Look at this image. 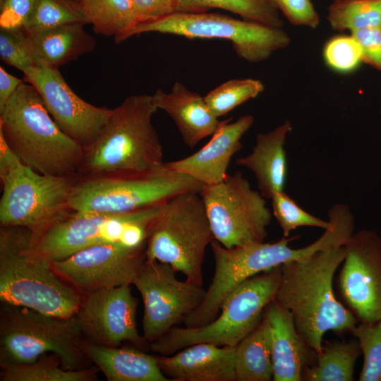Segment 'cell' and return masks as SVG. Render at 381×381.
Wrapping results in <instances>:
<instances>
[{
    "label": "cell",
    "instance_id": "obj_1",
    "mask_svg": "<svg viewBox=\"0 0 381 381\" xmlns=\"http://www.w3.org/2000/svg\"><path fill=\"white\" fill-rule=\"evenodd\" d=\"M344 256L345 248L341 246L280 265L274 301L291 313L299 335L317 356L322 352L327 332L351 333L358 322L333 290L334 275Z\"/></svg>",
    "mask_w": 381,
    "mask_h": 381
},
{
    "label": "cell",
    "instance_id": "obj_2",
    "mask_svg": "<svg viewBox=\"0 0 381 381\" xmlns=\"http://www.w3.org/2000/svg\"><path fill=\"white\" fill-rule=\"evenodd\" d=\"M0 135L34 171L78 176L83 147L61 130L38 92L25 80L0 110Z\"/></svg>",
    "mask_w": 381,
    "mask_h": 381
},
{
    "label": "cell",
    "instance_id": "obj_3",
    "mask_svg": "<svg viewBox=\"0 0 381 381\" xmlns=\"http://www.w3.org/2000/svg\"><path fill=\"white\" fill-rule=\"evenodd\" d=\"M157 110L149 95L128 97L112 109L103 131L83 148L78 176L143 172L163 165V147L152 121Z\"/></svg>",
    "mask_w": 381,
    "mask_h": 381
},
{
    "label": "cell",
    "instance_id": "obj_4",
    "mask_svg": "<svg viewBox=\"0 0 381 381\" xmlns=\"http://www.w3.org/2000/svg\"><path fill=\"white\" fill-rule=\"evenodd\" d=\"M32 232L0 228V301L61 318L76 314L83 294L67 284L52 263L33 249Z\"/></svg>",
    "mask_w": 381,
    "mask_h": 381
},
{
    "label": "cell",
    "instance_id": "obj_5",
    "mask_svg": "<svg viewBox=\"0 0 381 381\" xmlns=\"http://www.w3.org/2000/svg\"><path fill=\"white\" fill-rule=\"evenodd\" d=\"M78 176H55L25 166L0 135L1 226H22L33 238L71 212Z\"/></svg>",
    "mask_w": 381,
    "mask_h": 381
},
{
    "label": "cell",
    "instance_id": "obj_6",
    "mask_svg": "<svg viewBox=\"0 0 381 381\" xmlns=\"http://www.w3.org/2000/svg\"><path fill=\"white\" fill-rule=\"evenodd\" d=\"M204 186L164 163L143 172L78 176L69 206L78 214H124L162 205L180 193H200Z\"/></svg>",
    "mask_w": 381,
    "mask_h": 381
},
{
    "label": "cell",
    "instance_id": "obj_7",
    "mask_svg": "<svg viewBox=\"0 0 381 381\" xmlns=\"http://www.w3.org/2000/svg\"><path fill=\"white\" fill-rule=\"evenodd\" d=\"M84 340L75 315L56 317L1 303V366L30 363L44 354L54 353L66 369L87 368Z\"/></svg>",
    "mask_w": 381,
    "mask_h": 381
},
{
    "label": "cell",
    "instance_id": "obj_8",
    "mask_svg": "<svg viewBox=\"0 0 381 381\" xmlns=\"http://www.w3.org/2000/svg\"><path fill=\"white\" fill-rule=\"evenodd\" d=\"M281 277L280 265L255 274L234 290L218 315L199 327H174L148 343L158 355L169 356L197 343L236 347L260 322L266 306L274 298Z\"/></svg>",
    "mask_w": 381,
    "mask_h": 381
},
{
    "label": "cell",
    "instance_id": "obj_9",
    "mask_svg": "<svg viewBox=\"0 0 381 381\" xmlns=\"http://www.w3.org/2000/svg\"><path fill=\"white\" fill-rule=\"evenodd\" d=\"M213 240L200 193H180L162 205L148 238L146 260L169 264L186 280L202 286L205 253Z\"/></svg>",
    "mask_w": 381,
    "mask_h": 381
},
{
    "label": "cell",
    "instance_id": "obj_10",
    "mask_svg": "<svg viewBox=\"0 0 381 381\" xmlns=\"http://www.w3.org/2000/svg\"><path fill=\"white\" fill-rule=\"evenodd\" d=\"M163 204L117 214L71 211L33 238V249L52 263L99 244L116 243L145 249Z\"/></svg>",
    "mask_w": 381,
    "mask_h": 381
},
{
    "label": "cell",
    "instance_id": "obj_11",
    "mask_svg": "<svg viewBox=\"0 0 381 381\" xmlns=\"http://www.w3.org/2000/svg\"><path fill=\"white\" fill-rule=\"evenodd\" d=\"M145 32L229 40L236 54L252 63L267 59L273 52L290 43L289 37L281 28L217 13L176 12L156 21L138 25L131 37Z\"/></svg>",
    "mask_w": 381,
    "mask_h": 381
},
{
    "label": "cell",
    "instance_id": "obj_12",
    "mask_svg": "<svg viewBox=\"0 0 381 381\" xmlns=\"http://www.w3.org/2000/svg\"><path fill=\"white\" fill-rule=\"evenodd\" d=\"M200 194L214 239L223 246L231 248L265 241L272 213L265 198L251 188L241 172L204 186Z\"/></svg>",
    "mask_w": 381,
    "mask_h": 381
},
{
    "label": "cell",
    "instance_id": "obj_13",
    "mask_svg": "<svg viewBox=\"0 0 381 381\" xmlns=\"http://www.w3.org/2000/svg\"><path fill=\"white\" fill-rule=\"evenodd\" d=\"M167 263L145 260L132 280L144 306L143 337L157 340L196 310L206 290L201 285L177 279Z\"/></svg>",
    "mask_w": 381,
    "mask_h": 381
},
{
    "label": "cell",
    "instance_id": "obj_14",
    "mask_svg": "<svg viewBox=\"0 0 381 381\" xmlns=\"http://www.w3.org/2000/svg\"><path fill=\"white\" fill-rule=\"evenodd\" d=\"M337 279L339 294L359 322L381 320V238L373 230L353 232L344 245Z\"/></svg>",
    "mask_w": 381,
    "mask_h": 381
},
{
    "label": "cell",
    "instance_id": "obj_15",
    "mask_svg": "<svg viewBox=\"0 0 381 381\" xmlns=\"http://www.w3.org/2000/svg\"><path fill=\"white\" fill-rule=\"evenodd\" d=\"M23 73L24 80L36 89L64 133L83 148L96 140L107 124L112 109L83 100L68 85L59 68L32 66Z\"/></svg>",
    "mask_w": 381,
    "mask_h": 381
},
{
    "label": "cell",
    "instance_id": "obj_16",
    "mask_svg": "<svg viewBox=\"0 0 381 381\" xmlns=\"http://www.w3.org/2000/svg\"><path fill=\"white\" fill-rule=\"evenodd\" d=\"M146 249L120 243L99 244L52 262L54 271L81 294L131 284L146 260Z\"/></svg>",
    "mask_w": 381,
    "mask_h": 381
},
{
    "label": "cell",
    "instance_id": "obj_17",
    "mask_svg": "<svg viewBox=\"0 0 381 381\" xmlns=\"http://www.w3.org/2000/svg\"><path fill=\"white\" fill-rule=\"evenodd\" d=\"M137 306L131 284H124L83 294L75 316L89 341L111 347L130 341L140 348L147 341L138 331Z\"/></svg>",
    "mask_w": 381,
    "mask_h": 381
},
{
    "label": "cell",
    "instance_id": "obj_18",
    "mask_svg": "<svg viewBox=\"0 0 381 381\" xmlns=\"http://www.w3.org/2000/svg\"><path fill=\"white\" fill-rule=\"evenodd\" d=\"M227 119L212 135L210 141L194 154L181 159L164 162L170 169L186 174L210 186L222 182L234 154L243 144L241 139L254 122L253 116H241L234 122Z\"/></svg>",
    "mask_w": 381,
    "mask_h": 381
},
{
    "label": "cell",
    "instance_id": "obj_19",
    "mask_svg": "<svg viewBox=\"0 0 381 381\" xmlns=\"http://www.w3.org/2000/svg\"><path fill=\"white\" fill-rule=\"evenodd\" d=\"M163 373L174 381H236L235 347L197 343L169 356H156Z\"/></svg>",
    "mask_w": 381,
    "mask_h": 381
},
{
    "label": "cell",
    "instance_id": "obj_20",
    "mask_svg": "<svg viewBox=\"0 0 381 381\" xmlns=\"http://www.w3.org/2000/svg\"><path fill=\"white\" fill-rule=\"evenodd\" d=\"M272 333V359L274 381H301L304 370L313 365L317 353L299 335L291 313L272 301L265 308Z\"/></svg>",
    "mask_w": 381,
    "mask_h": 381
},
{
    "label": "cell",
    "instance_id": "obj_21",
    "mask_svg": "<svg viewBox=\"0 0 381 381\" xmlns=\"http://www.w3.org/2000/svg\"><path fill=\"white\" fill-rule=\"evenodd\" d=\"M81 23L46 28H24L25 40L33 66L59 68L92 52L95 39Z\"/></svg>",
    "mask_w": 381,
    "mask_h": 381
},
{
    "label": "cell",
    "instance_id": "obj_22",
    "mask_svg": "<svg viewBox=\"0 0 381 381\" xmlns=\"http://www.w3.org/2000/svg\"><path fill=\"white\" fill-rule=\"evenodd\" d=\"M152 99L156 107L167 113L175 122L184 143L190 148L212 135L225 121L212 113L204 97L179 82H176L168 93L157 90Z\"/></svg>",
    "mask_w": 381,
    "mask_h": 381
},
{
    "label": "cell",
    "instance_id": "obj_23",
    "mask_svg": "<svg viewBox=\"0 0 381 381\" xmlns=\"http://www.w3.org/2000/svg\"><path fill=\"white\" fill-rule=\"evenodd\" d=\"M291 131V122L286 121L270 132L258 134L252 152L236 161L253 173L265 198L284 190L288 174L284 144Z\"/></svg>",
    "mask_w": 381,
    "mask_h": 381
},
{
    "label": "cell",
    "instance_id": "obj_24",
    "mask_svg": "<svg viewBox=\"0 0 381 381\" xmlns=\"http://www.w3.org/2000/svg\"><path fill=\"white\" fill-rule=\"evenodd\" d=\"M83 351L109 381H169L156 356L133 347H111L85 339Z\"/></svg>",
    "mask_w": 381,
    "mask_h": 381
},
{
    "label": "cell",
    "instance_id": "obj_25",
    "mask_svg": "<svg viewBox=\"0 0 381 381\" xmlns=\"http://www.w3.org/2000/svg\"><path fill=\"white\" fill-rule=\"evenodd\" d=\"M236 381L273 380L272 333L263 315L258 325L235 347Z\"/></svg>",
    "mask_w": 381,
    "mask_h": 381
},
{
    "label": "cell",
    "instance_id": "obj_26",
    "mask_svg": "<svg viewBox=\"0 0 381 381\" xmlns=\"http://www.w3.org/2000/svg\"><path fill=\"white\" fill-rule=\"evenodd\" d=\"M86 23L94 32L113 37L116 43L131 37L138 25L133 0H80Z\"/></svg>",
    "mask_w": 381,
    "mask_h": 381
},
{
    "label": "cell",
    "instance_id": "obj_27",
    "mask_svg": "<svg viewBox=\"0 0 381 381\" xmlns=\"http://www.w3.org/2000/svg\"><path fill=\"white\" fill-rule=\"evenodd\" d=\"M361 354L358 341L336 340L322 346L315 363L307 368L302 376L304 381H353L356 361Z\"/></svg>",
    "mask_w": 381,
    "mask_h": 381
},
{
    "label": "cell",
    "instance_id": "obj_28",
    "mask_svg": "<svg viewBox=\"0 0 381 381\" xmlns=\"http://www.w3.org/2000/svg\"><path fill=\"white\" fill-rule=\"evenodd\" d=\"M98 371L95 365L79 370L66 369L56 355L47 353L30 363L1 366L0 380L95 381Z\"/></svg>",
    "mask_w": 381,
    "mask_h": 381
},
{
    "label": "cell",
    "instance_id": "obj_29",
    "mask_svg": "<svg viewBox=\"0 0 381 381\" xmlns=\"http://www.w3.org/2000/svg\"><path fill=\"white\" fill-rule=\"evenodd\" d=\"M219 8L244 20L281 28L283 21L272 0H175V13H204Z\"/></svg>",
    "mask_w": 381,
    "mask_h": 381
},
{
    "label": "cell",
    "instance_id": "obj_30",
    "mask_svg": "<svg viewBox=\"0 0 381 381\" xmlns=\"http://www.w3.org/2000/svg\"><path fill=\"white\" fill-rule=\"evenodd\" d=\"M327 20L339 32L381 28V0H333Z\"/></svg>",
    "mask_w": 381,
    "mask_h": 381
},
{
    "label": "cell",
    "instance_id": "obj_31",
    "mask_svg": "<svg viewBox=\"0 0 381 381\" xmlns=\"http://www.w3.org/2000/svg\"><path fill=\"white\" fill-rule=\"evenodd\" d=\"M264 89V85L258 80L234 79L211 90L204 99L212 113L219 119L243 102L256 97Z\"/></svg>",
    "mask_w": 381,
    "mask_h": 381
},
{
    "label": "cell",
    "instance_id": "obj_32",
    "mask_svg": "<svg viewBox=\"0 0 381 381\" xmlns=\"http://www.w3.org/2000/svg\"><path fill=\"white\" fill-rule=\"evenodd\" d=\"M86 23L78 0H35L24 28H46L69 23Z\"/></svg>",
    "mask_w": 381,
    "mask_h": 381
},
{
    "label": "cell",
    "instance_id": "obj_33",
    "mask_svg": "<svg viewBox=\"0 0 381 381\" xmlns=\"http://www.w3.org/2000/svg\"><path fill=\"white\" fill-rule=\"evenodd\" d=\"M358 341L363 356L360 381H381V320L359 322L351 333Z\"/></svg>",
    "mask_w": 381,
    "mask_h": 381
},
{
    "label": "cell",
    "instance_id": "obj_34",
    "mask_svg": "<svg viewBox=\"0 0 381 381\" xmlns=\"http://www.w3.org/2000/svg\"><path fill=\"white\" fill-rule=\"evenodd\" d=\"M272 215L277 221L283 237L289 236L290 232L301 226H312L325 230L332 226L329 220L325 221L312 215L300 207L284 190L272 198Z\"/></svg>",
    "mask_w": 381,
    "mask_h": 381
},
{
    "label": "cell",
    "instance_id": "obj_35",
    "mask_svg": "<svg viewBox=\"0 0 381 381\" xmlns=\"http://www.w3.org/2000/svg\"><path fill=\"white\" fill-rule=\"evenodd\" d=\"M323 58L329 68L341 73H351L363 62L360 46L351 35L330 38L324 46Z\"/></svg>",
    "mask_w": 381,
    "mask_h": 381
},
{
    "label": "cell",
    "instance_id": "obj_36",
    "mask_svg": "<svg viewBox=\"0 0 381 381\" xmlns=\"http://www.w3.org/2000/svg\"><path fill=\"white\" fill-rule=\"evenodd\" d=\"M0 57L22 72L33 66L25 45L24 28H0Z\"/></svg>",
    "mask_w": 381,
    "mask_h": 381
},
{
    "label": "cell",
    "instance_id": "obj_37",
    "mask_svg": "<svg viewBox=\"0 0 381 381\" xmlns=\"http://www.w3.org/2000/svg\"><path fill=\"white\" fill-rule=\"evenodd\" d=\"M272 1L292 25L313 29L318 26L320 17L311 0Z\"/></svg>",
    "mask_w": 381,
    "mask_h": 381
},
{
    "label": "cell",
    "instance_id": "obj_38",
    "mask_svg": "<svg viewBox=\"0 0 381 381\" xmlns=\"http://www.w3.org/2000/svg\"><path fill=\"white\" fill-rule=\"evenodd\" d=\"M35 0H0V28H24Z\"/></svg>",
    "mask_w": 381,
    "mask_h": 381
},
{
    "label": "cell",
    "instance_id": "obj_39",
    "mask_svg": "<svg viewBox=\"0 0 381 381\" xmlns=\"http://www.w3.org/2000/svg\"><path fill=\"white\" fill-rule=\"evenodd\" d=\"M361 49L363 61L381 71V28H369L351 32Z\"/></svg>",
    "mask_w": 381,
    "mask_h": 381
},
{
    "label": "cell",
    "instance_id": "obj_40",
    "mask_svg": "<svg viewBox=\"0 0 381 381\" xmlns=\"http://www.w3.org/2000/svg\"><path fill=\"white\" fill-rule=\"evenodd\" d=\"M138 24L152 23L175 13V0H133Z\"/></svg>",
    "mask_w": 381,
    "mask_h": 381
},
{
    "label": "cell",
    "instance_id": "obj_41",
    "mask_svg": "<svg viewBox=\"0 0 381 381\" xmlns=\"http://www.w3.org/2000/svg\"><path fill=\"white\" fill-rule=\"evenodd\" d=\"M23 82L24 80L10 74L0 66V110Z\"/></svg>",
    "mask_w": 381,
    "mask_h": 381
},
{
    "label": "cell",
    "instance_id": "obj_42",
    "mask_svg": "<svg viewBox=\"0 0 381 381\" xmlns=\"http://www.w3.org/2000/svg\"><path fill=\"white\" fill-rule=\"evenodd\" d=\"M78 1H80V0H78Z\"/></svg>",
    "mask_w": 381,
    "mask_h": 381
}]
</instances>
